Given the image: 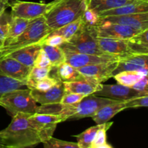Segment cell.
I'll list each match as a JSON object with an SVG mask.
<instances>
[{
    "mask_svg": "<svg viewBox=\"0 0 148 148\" xmlns=\"http://www.w3.org/2000/svg\"><path fill=\"white\" fill-rule=\"evenodd\" d=\"M59 80V79L58 78V77H55L48 76L36 82L33 89H36L40 91L47 90L52 88L53 85H56Z\"/></svg>",
    "mask_w": 148,
    "mask_h": 148,
    "instance_id": "35",
    "label": "cell"
},
{
    "mask_svg": "<svg viewBox=\"0 0 148 148\" xmlns=\"http://www.w3.org/2000/svg\"><path fill=\"white\" fill-rule=\"evenodd\" d=\"M10 148H12V147H10Z\"/></svg>",
    "mask_w": 148,
    "mask_h": 148,
    "instance_id": "48",
    "label": "cell"
},
{
    "mask_svg": "<svg viewBox=\"0 0 148 148\" xmlns=\"http://www.w3.org/2000/svg\"><path fill=\"white\" fill-rule=\"evenodd\" d=\"M31 69V67L25 66L9 56H4L0 59V75L23 82L25 84Z\"/></svg>",
    "mask_w": 148,
    "mask_h": 148,
    "instance_id": "12",
    "label": "cell"
},
{
    "mask_svg": "<svg viewBox=\"0 0 148 148\" xmlns=\"http://www.w3.org/2000/svg\"><path fill=\"white\" fill-rule=\"evenodd\" d=\"M145 12H148V2L136 1L133 3L124 4L117 8L104 12L100 14L99 17L101 19L108 16L127 15V14Z\"/></svg>",
    "mask_w": 148,
    "mask_h": 148,
    "instance_id": "20",
    "label": "cell"
},
{
    "mask_svg": "<svg viewBox=\"0 0 148 148\" xmlns=\"http://www.w3.org/2000/svg\"><path fill=\"white\" fill-rule=\"evenodd\" d=\"M32 20H27V19L21 18L17 17H12L11 21L10 23L8 33H7V38L4 41V44L7 43L8 42L11 41L16 37L20 36L25 30L29 23L31 22ZM3 44V45H4ZM2 45V46H3Z\"/></svg>",
    "mask_w": 148,
    "mask_h": 148,
    "instance_id": "25",
    "label": "cell"
},
{
    "mask_svg": "<svg viewBox=\"0 0 148 148\" xmlns=\"http://www.w3.org/2000/svg\"><path fill=\"white\" fill-rule=\"evenodd\" d=\"M93 95L109 98L118 101H126L137 97L147 95L148 93L140 92L131 87L120 85H102L101 89L95 91Z\"/></svg>",
    "mask_w": 148,
    "mask_h": 148,
    "instance_id": "11",
    "label": "cell"
},
{
    "mask_svg": "<svg viewBox=\"0 0 148 148\" xmlns=\"http://www.w3.org/2000/svg\"><path fill=\"white\" fill-rule=\"evenodd\" d=\"M118 61L96 64L77 68V70L85 77L90 78L98 83L102 84V82H106L109 78L113 77V72L116 67Z\"/></svg>",
    "mask_w": 148,
    "mask_h": 148,
    "instance_id": "13",
    "label": "cell"
},
{
    "mask_svg": "<svg viewBox=\"0 0 148 148\" xmlns=\"http://www.w3.org/2000/svg\"><path fill=\"white\" fill-rule=\"evenodd\" d=\"M11 19V14L6 12V10L0 12V47L7 38Z\"/></svg>",
    "mask_w": 148,
    "mask_h": 148,
    "instance_id": "32",
    "label": "cell"
},
{
    "mask_svg": "<svg viewBox=\"0 0 148 148\" xmlns=\"http://www.w3.org/2000/svg\"><path fill=\"white\" fill-rule=\"evenodd\" d=\"M30 114L19 113L11 123L0 131V141L9 147L33 148L43 143L38 131L30 121Z\"/></svg>",
    "mask_w": 148,
    "mask_h": 148,
    "instance_id": "1",
    "label": "cell"
},
{
    "mask_svg": "<svg viewBox=\"0 0 148 148\" xmlns=\"http://www.w3.org/2000/svg\"><path fill=\"white\" fill-rule=\"evenodd\" d=\"M147 84H148V78L147 75H145L143 76L133 86V89L137 90V91L140 92H145V93H148V88H147Z\"/></svg>",
    "mask_w": 148,
    "mask_h": 148,
    "instance_id": "41",
    "label": "cell"
},
{
    "mask_svg": "<svg viewBox=\"0 0 148 148\" xmlns=\"http://www.w3.org/2000/svg\"><path fill=\"white\" fill-rule=\"evenodd\" d=\"M138 1H145V2H148V0H138Z\"/></svg>",
    "mask_w": 148,
    "mask_h": 148,
    "instance_id": "45",
    "label": "cell"
},
{
    "mask_svg": "<svg viewBox=\"0 0 148 148\" xmlns=\"http://www.w3.org/2000/svg\"><path fill=\"white\" fill-rule=\"evenodd\" d=\"M3 10H4V9H2V8H1V4H0V12H2Z\"/></svg>",
    "mask_w": 148,
    "mask_h": 148,
    "instance_id": "44",
    "label": "cell"
},
{
    "mask_svg": "<svg viewBox=\"0 0 148 148\" xmlns=\"http://www.w3.org/2000/svg\"><path fill=\"white\" fill-rule=\"evenodd\" d=\"M59 47L87 54L102 55L105 53L98 46L96 26H88L83 23L75 36Z\"/></svg>",
    "mask_w": 148,
    "mask_h": 148,
    "instance_id": "5",
    "label": "cell"
},
{
    "mask_svg": "<svg viewBox=\"0 0 148 148\" xmlns=\"http://www.w3.org/2000/svg\"><path fill=\"white\" fill-rule=\"evenodd\" d=\"M56 69L58 78L63 82L82 80L86 78L79 73L77 68L65 62L59 65Z\"/></svg>",
    "mask_w": 148,
    "mask_h": 148,
    "instance_id": "24",
    "label": "cell"
},
{
    "mask_svg": "<svg viewBox=\"0 0 148 148\" xmlns=\"http://www.w3.org/2000/svg\"><path fill=\"white\" fill-rule=\"evenodd\" d=\"M1 57V51H0V58Z\"/></svg>",
    "mask_w": 148,
    "mask_h": 148,
    "instance_id": "46",
    "label": "cell"
},
{
    "mask_svg": "<svg viewBox=\"0 0 148 148\" xmlns=\"http://www.w3.org/2000/svg\"><path fill=\"white\" fill-rule=\"evenodd\" d=\"M124 109H126L124 101H116L100 108L95 115L92 116V119L96 124H104Z\"/></svg>",
    "mask_w": 148,
    "mask_h": 148,
    "instance_id": "21",
    "label": "cell"
},
{
    "mask_svg": "<svg viewBox=\"0 0 148 148\" xmlns=\"http://www.w3.org/2000/svg\"><path fill=\"white\" fill-rule=\"evenodd\" d=\"M85 95L78 93H73V92H69V93H64L60 103L66 104V105H72V104L77 103L80 102L82 98L85 97Z\"/></svg>",
    "mask_w": 148,
    "mask_h": 148,
    "instance_id": "38",
    "label": "cell"
},
{
    "mask_svg": "<svg viewBox=\"0 0 148 148\" xmlns=\"http://www.w3.org/2000/svg\"><path fill=\"white\" fill-rule=\"evenodd\" d=\"M63 83L65 93L73 92L85 95L93 94L95 91L101 89L102 85V84L98 83L96 81L87 77L82 80L65 82Z\"/></svg>",
    "mask_w": 148,
    "mask_h": 148,
    "instance_id": "19",
    "label": "cell"
},
{
    "mask_svg": "<svg viewBox=\"0 0 148 148\" xmlns=\"http://www.w3.org/2000/svg\"><path fill=\"white\" fill-rule=\"evenodd\" d=\"M98 44L101 50L107 54L115 55L119 58L132 55L127 40L98 38Z\"/></svg>",
    "mask_w": 148,
    "mask_h": 148,
    "instance_id": "17",
    "label": "cell"
},
{
    "mask_svg": "<svg viewBox=\"0 0 148 148\" xmlns=\"http://www.w3.org/2000/svg\"><path fill=\"white\" fill-rule=\"evenodd\" d=\"M100 127V124L87 129L80 134L75 135L77 140V145L80 148H90L92 145L95 136Z\"/></svg>",
    "mask_w": 148,
    "mask_h": 148,
    "instance_id": "29",
    "label": "cell"
},
{
    "mask_svg": "<svg viewBox=\"0 0 148 148\" xmlns=\"http://www.w3.org/2000/svg\"><path fill=\"white\" fill-rule=\"evenodd\" d=\"M145 75H147V74L143 72H122L114 75L113 77L116 80L118 84L132 87Z\"/></svg>",
    "mask_w": 148,
    "mask_h": 148,
    "instance_id": "28",
    "label": "cell"
},
{
    "mask_svg": "<svg viewBox=\"0 0 148 148\" xmlns=\"http://www.w3.org/2000/svg\"><path fill=\"white\" fill-rule=\"evenodd\" d=\"M40 49H41V43H39L37 44L20 48L7 53L4 56H9V57L12 58L23 64L32 68L34 66L35 61Z\"/></svg>",
    "mask_w": 148,
    "mask_h": 148,
    "instance_id": "18",
    "label": "cell"
},
{
    "mask_svg": "<svg viewBox=\"0 0 148 148\" xmlns=\"http://www.w3.org/2000/svg\"><path fill=\"white\" fill-rule=\"evenodd\" d=\"M65 54V62L75 68H80L96 64L116 62L119 57L115 55L104 53L102 55H92L78 53L66 49H62Z\"/></svg>",
    "mask_w": 148,
    "mask_h": 148,
    "instance_id": "8",
    "label": "cell"
},
{
    "mask_svg": "<svg viewBox=\"0 0 148 148\" xmlns=\"http://www.w3.org/2000/svg\"><path fill=\"white\" fill-rule=\"evenodd\" d=\"M51 31L44 16L33 19L20 36L0 47L1 57L20 48L41 43Z\"/></svg>",
    "mask_w": 148,
    "mask_h": 148,
    "instance_id": "3",
    "label": "cell"
},
{
    "mask_svg": "<svg viewBox=\"0 0 148 148\" xmlns=\"http://www.w3.org/2000/svg\"><path fill=\"white\" fill-rule=\"evenodd\" d=\"M96 32L98 38L127 40L138 34L141 31L128 26L111 23L100 19L99 23L96 25Z\"/></svg>",
    "mask_w": 148,
    "mask_h": 148,
    "instance_id": "9",
    "label": "cell"
},
{
    "mask_svg": "<svg viewBox=\"0 0 148 148\" xmlns=\"http://www.w3.org/2000/svg\"><path fill=\"white\" fill-rule=\"evenodd\" d=\"M90 148H98V147H90Z\"/></svg>",
    "mask_w": 148,
    "mask_h": 148,
    "instance_id": "47",
    "label": "cell"
},
{
    "mask_svg": "<svg viewBox=\"0 0 148 148\" xmlns=\"http://www.w3.org/2000/svg\"><path fill=\"white\" fill-rule=\"evenodd\" d=\"M126 108H136L148 106V95L137 97L124 101Z\"/></svg>",
    "mask_w": 148,
    "mask_h": 148,
    "instance_id": "37",
    "label": "cell"
},
{
    "mask_svg": "<svg viewBox=\"0 0 148 148\" xmlns=\"http://www.w3.org/2000/svg\"><path fill=\"white\" fill-rule=\"evenodd\" d=\"M64 43L66 40L63 37L55 34H49L41 41V43L52 46H60Z\"/></svg>",
    "mask_w": 148,
    "mask_h": 148,
    "instance_id": "39",
    "label": "cell"
},
{
    "mask_svg": "<svg viewBox=\"0 0 148 148\" xmlns=\"http://www.w3.org/2000/svg\"><path fill=\"white\" fill-rule=\"evenodd\" d=\"M138 0H87L88 8L100 15L101 13Z\"/></svg>",
    "mask_w": 148,
    "mask_h": 148,
    "instance_id": "22",
    "label": "cell"
},
{
    "mask_svg": "<svg viewBox=\"0 0 148 148\" xmlns=\"http://www.w3.org/2000/svg\"><path fill=\"white\" fill-rule=\"evenodd\" d=\"M0 148H10V147H7V146H5L4 145H3L2 143H1V141H0Z\"/></svg>",
    "mask_w": 148,
    "mask_h": 148,
    "instance_id": "43",
    "label": "cell"
},
{
    "mask_svg": "<svg viewBox=\"0 0 148 148\" xmlns=\"http://www.w3.org/2000/svg\"><path fill=\"white\" fill-rule=\"evenodd\" d=\"M53 66H49V67L40 68L33 66L31 71L30 72L28 78L26 81V86L29 89H33L35 83L38 81L49 76V73L53 69Z\"/></svg>",
    "mask_w": 148,
    "mask_h": 148,
    "instance_id": "31",
    "label": "cell"
},
{
    "mask_svg": "<svg viewBox=\"0 0 148 148\" xmlns=\"http://www.w3.org/2000/svg\"><path fill=\"white\" fill-rule=\"evenodd\" d=\"M82 23L88 26H96L100 21V17L97 13L88 8L82 16Z\"/></svg>",
    "mask_w": 148,
    "mask_h": 148,
    "instance_id": "36",
    "label": "cell"
},
{
    "mask_svg": "<svg viewBox=\"0 0 148 148\" xmlns=\"http://www.w3.org/2000/svg\"><path fill=\"white\" fill-rule=\"evenodd\" d=\"M113 124V122H106L100 124V127L95 136L91 147H96L103 145L106 143V132Z\"/></svg>",
    "mask_w": 148,
    "mask_h": 148,
    "instance_id": "33",
    "label": "cell"
},
{
    "mask_svg": "<svg viewBox=\"0 0 148 148\" xmlns=\"http://www.w3.org/2000/svg\"><path fill=\"white\" fill-rule=\"evenodd\" d=\"M118 101L90 94L85 95L80 102L72 105L62 104L59 115L66 120L92 117L101 108Z\"/></svg>",
    "mask_w": 148,
    "mask_h": 148,
    "instance_id": "4",
    "label": "cell"
},
{
    "mask_svg": "<svg viewBox=\"0 0 148 148\" xmlns=\"http://www.w3.org/2000/svg\"><path fill=\"white\" fill-rule=\"evenodd\" d=\"M101 20L128 26L140 31H143L148 29V12L137 13L127 15L108 16L101 18Z\"/></svg>",
    "mask_w": 148,
    "mask_h": 148,
    "instance_id": "15",
    "label": "cell"
},
{
    "mask_svg": "<svg viewBox=\"0 0 148 148\" xmlns=\"http://www.w3.org/2000/svg\"><path fill=\"white\" fill-rule=\"evenodd\" d=\"M53 4V1L46 4L15 0L10 4L12 9L10 14L12 17L33 20L44 16L51 9Z\"/></svg>",
    "mask_w": 148,
    "mask_h": 148,
    "instance_id": "7",
    "label": "cell"
},
{
    "mask_svg": "<svg viewBox=\"0 0 148 148\" xmlns=\"http://www.w3.org/2000/svg\"><path fill=\"white\" fill-rule=\"evenodd\" d=\"M51 9L44 15L52 30L81 18L88 9L87 0H53Z\"/></svg>",
    "mask_w": 148,
    "mask_h": 148,
    "instance_id": "2",
    "label": "cell"
},
{
    "mask_svg": "<svg viewBox=\"0 0 148 148\" xmlns=\"http://www.w3.org/2000/svg\"><path fill=\"white\" fill-rule=\"evenodd\" d=\"M82 24V18H79L78 20H75V21L68 23V24L62 26V27L52 30L50 34H55L61 36L65 39L66 42H67L70 40L72 36H75V33L77 32L79 27H81Z\"/></svg>",
    "mask_w": 148,
    "mask_h": 148,
    "instance_id": "27",
    "label": "cell"
},
{
    "mask_svg": "<svg viewBox=\"0 0 148 148\" xmlns=\"http://www.w3.org/2000/svg\"><path fill=\"white\" fill-rule=\"evenodd\" d=\"M43 143L44 148H80L77 143L58 140L53 138V137L43 142Z\"/></svg>",
    "mask_w": 148,
    "mask_h": 148,
    "instance_id": "34",
    "label": "cell"
},
{
    "mask_svg": "<svg viewBox=\"0 0 148 148\" xmlns=\"http://www.w3.org/2000/svg\"><path fill=\"white\" fill-rule=\"evenodd\" d=\"M9 3H10V0H0V4H1V8L4 9V10H6Z\"/></svg>",
    "mask_w": 148,
    "mask_h": 148,
    "instance_id": "42",
    "label": "cell"
},
{
    "mask_svg": "<svg viewBox=\"0 0 148 148\" xmlns=\"http://www.w3.org/2000/svg\"><path fill=\"white\" fill-rule=\"evenodd\" d=\"M0 106L4 107L12 117L17 114H36L37 103L31 95L29 88H23L10 91L0 98Z\"/></svg>",
    "mask_w": 148,
    "mask_h": 148,
    "instance_id": "6",
    "label": "cell"
},
{
    "mask_svg": "<svg viewBox=\"0 0 148 148\" xmlns=\"http://www.w3.org/2000/svg\"><path fill=\"white\" fill-rule=\"evenodd\" d=\"M36 67H40V68H45V67H49V66H52L51 64V62L49 61V58L46 56V53L43 49H40V52L38 54L37 57H36V61H35L34 66Z\"/></svg>",
    "mask_w": 148,
    "mask_h": 148,
    "instance_id": "40",
    "label": "cell"
},
{
    "mask_svg": "<svg viewBox=\"0 0 148 148\" xmlns=\"http://www.w3.org/2000/svg\"><path fill=\"white\" fill-rule=\"evenodd\" d=\"M25 87L27 86L25 82L0 75V98L7 92L14 90L23 89Z\"/></svg>",
    "mask_w": 148,
    "mask_h": 148,
    "instance_id": "30",
    "label": "cell"
},
{
    "mask_svg": "<svg viewBox=\"0 0 148 148\" xmlns=\"http://www.w3.org/2000/svg\"><path fill=\"white\" fill-rule=\"evenodd\" d=\"M30 90L36 102L40 105L59 103L65 93L64 83L60 79L56 85L47 90L40 91L36 89H31Z\"/></svg>",
    "mask_w": 148,
    "mask_h": 148,
    "instance_id": "16",
    "label": "cell"
},
{
    "mask_svg": "<svg viewBox=\"0 0 148 148\" xmlns=\"http://www.w3.org/2000/svg\"><path fill=\"white\" fill-rule=\"evenodd\" d=\"M41 49L44 51L53 67H57L65 62V54L59 46H52L41 43Z\"/></svg>",
    "mask_w": 148,
    "mask_h": 148,
    "instance_id": "26",
    "label": "cell"
},
{
    "mask_svg": "<svg viewBox=\"0 0 148 148\" xmlns=\"http://www.w3.org/2000/svg\"><path fill=\"white\" fill-rule=\"evenodd\" d=\"M148 54H132L119 58L113 77L122 72H143L148 74Z\"/></svg>",
    "mask_w": 148,
    "mask_h": 148,
    "instance_id": "14",
    "label": "cell"
},
{
    "mask_svg": "<svg viewBox=\"0 0 148 148\" xmlns=\"http://www.w3.org/2000/svg\"><path fill=\"white\" fill-rule=\"evenodd\" d=\"M29 119L38 131L43 143L52 137L58 124L66 121L62 116L38 113L30 115Z\"/></svg>",
    "mask_w": 148,
    "mask_h": 148,
    "instance_id": "10",
    "label": "cell"
},
{
    "mask_svg": "<svg viewBox=\"0 0 148 148\" xmlns=\"http://www.w3.org/2000/svg\"><path fill=\"white\" fill-rule=\"evenodd\" d=\"M148 29L127 39L132 54H148Z\"/></svg>",
    "mask_w": 148,
    "mask_h": 148,
    "instance_id": "23",
    "label": "cell"
}]
</instances>
